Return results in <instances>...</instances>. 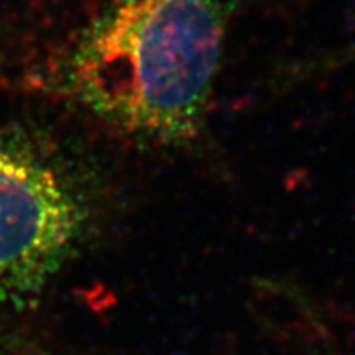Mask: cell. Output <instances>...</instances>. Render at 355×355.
I'll return each instance as SVG.
<instances>
[{
  "mask_svg": "<svg viewBox=\"0 0 355 355\" xmlns=\"http://www.w3.org/2000/svg\"><path fill=\"white\" fill-rule=\"evenodd\" d=\"M86 220L76 186L38 150L0 133V306L37 295L66 263Z\"/></svg>",
  "mask_w": 355,
  "mask_h": 355,
  "instance_id": "2",
  "label": "cell"
},
{
  "mask_svg": "<svg viewBox=\"0 0 355 355\" xmlns=\"http://www.w3.org/2000/svg\"><path fill=\"white\" fill-rule=\"evenodd\" d=\"M230 0H115L79 42V101L145 144L202 135L224 56Z\"/></svg>",
  "mask_w": 355,
  "mask_h": 355,
  "instance_id": "1",
  "label": "cell"
}]
</instances>
